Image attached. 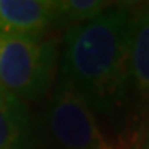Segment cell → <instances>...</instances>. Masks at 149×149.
Segmentation results:
<instances>
[{
    "instance_id": "52a82bcc",
    "label": "cell",
    "mask_w": 149,
    "mask_h": 149,
    "mask_svg": "<svg viewBox=\"0 0 149 149\" xmlns=\"http://www.w3.org/2000/svg\"><path fill=\"white\" fill-rule=\"evenodd\" d=\"M111 5V2L104 0H55L53 25L68 30L96 18Z\"/></svg>"
},
{
    "instance_id": "8992f818",
    "label": "cell",
    "mask_w": 149,
    "mask_h": 149,
    "mask_svg": "<svg viewBox=\"0 0 149 149\" xmlns=\"http://www.w3.org/2000/svg\"><path fill=\"white\" fill-rule=\"evenodd\" d=\"M129 78L131 90L143 101H149V3L133 10Z\"/></svg>"
},
{
    "instance_id": "ba28073f",
    "label": "cell",
    "mask_w": 149,
    "mask_h": 149,
    "mask_svg": "<svg viewBox=\"0 0 149 149\" xmlns=\"http://www.w3.org/2000/svg\"><path fill=\"white\" fill-rule=\"evenodd\" d=\"M143 149H149V121H148V131H146V138H144Z\"/></svg>"
},
{
    "instance_id": "6da1fadb",
    "label": "cell",
    "mask_w": 149,
    "mask_h": 149,
    "mask_svg": "<svg viewBox=\"0 0 149 149\" xmlns=\"http://www.w3.org/2000/svg\"><path fill=\"white\" fill-rule=\"evenodd\" d=\"M133 7L113 3L96 18L63 35L58 76L98 114L118 119L126 106Z\"/></svg>"
},
{
    "instance_id": "277c9868",
    "label": "cell",
    "mask_w": 149,
    "mask_h": 149,
    "mask_svg": "<svg viewBox=\"0 0 149 149\" xmlns=\"http://www.w3.org/2000/svg\"><path fill=\"white\" fill-rule=\"evenodd\" d=\"M40 121L27 103L0 88V149H42Z\"/></svg>"
},
{
    "instance_id": "3957f363",
    "label": "cell",
    "mask_w": 149,
    "mask_h": 149,
    "mask_svg": "<svg viewBox=\"0 0 149 149\" xmlns=\"http://www.w3.org/2000/svg\"><path fill=\"white\" fill-rule=\"evenodd\" d=\"M43 148L113 149L96 124L95 114L81 96L58 76L50 91L42 121Z\"/></svg>"
},
{
    "instance_id": "5b68a950",
    "label": "cell",
    "mask_w": 149,
    "mask_h": 149,
    "mask_svg": "<svg viewBox=\"0 0 149 149\" xmlns=\"http://www.w3.org/2000/svg\"><path fill=\"white\" fill-rule=\"evenodd\" d=\"M53 15L55 0H0V33L43 37Z\"/></svg>"
},
{
    "instance_id": "7a4b0ae2",
    "label": "cell",
    "mask_w": 149,
    "mask_h": 149,
    "mask_svg": "<svg viewBox=\"0 0 149 149\" xmlns=\"http://www.w3.org/2000/svg\"><path fill=\"white\" fill-rule=\"evenodd\" d=\"M60 60L55 38L0 33V88L23 103H37L52 91Z\"/></svg>"
}]
</instances>
